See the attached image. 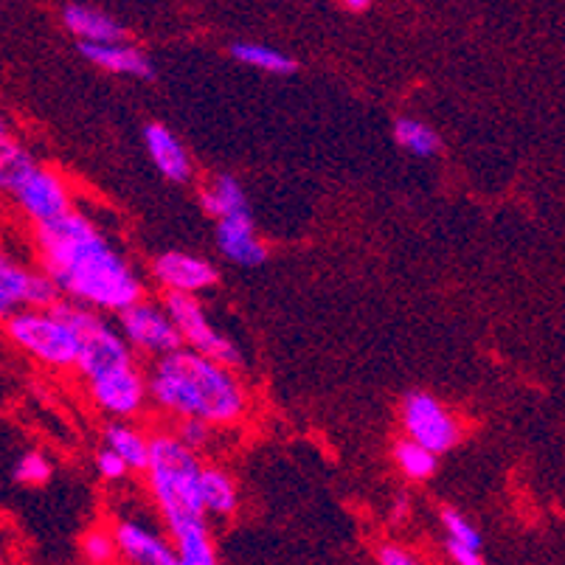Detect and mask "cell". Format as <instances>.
Listing matches in <instances>:
<instances>
[{
  "label": "cell",
  "instance_id": "6da1fadb",
  "mask_svg": "<svg viewBox=\"0 0 565 565\" xmlns=\"http://www.w3.org/2000/svg\"><path fill=\"white\" fill-rule=\"evenodd\" d=\"M37 245L45 276L76 304L121 313L141 301V282L133 268L107 245L88 217L68 211L60 220L37 225Z\"/></svg>",
  "mask_w": 565,
  "mask_h": 565
},
{
  "label": "cell",
  "instance_id": "7a4b0ae2",
  "mask_svg": "<svg viewBox=\"0 0 565 565\" xmlns=\"http://www.w3.org/2000/svg\"><path fill=\"white\" fill-rule=\"evenodd\" d=\"M149 394L161 408L180 419L206 425H234L245 414V388L231 369L209 357L178 349L161 357L149 377Z\"/></svg>",
  "mask_w": 565,
  "mask_h": 565
},
{
  "label": "cell",
  "instance_id": "3957f363",
  "mask_svg": "<svg viewBox=\"0 0 565 565\" xmlns=\"http://www.w3.org/2000/svg\"><path fill=\"white\" fill-rule=\"evenodd\" d=\"M200 461L175 436L149 439V487L164 512L169 529L180 523L206 521L200 501Z\"/></svg>",
  "mask_w": 565,
  "mask_h": 565
},
{
  "label": "cell",
  "instance_id": "277c9868",
  "mask_svg": "<svg viewBox=\"0 0 565 565\" xmlns=\"http://www.w3.org/2000/svg\"><path fill=\"white\" fill-rule=\"evenodd\" d=\"M51 313L74 329L76 341H79L76 366L88 380H99L105 374L133 366L127 341L107 321H102V315H96L82 304H65V301L54 304Z\"/></svg>",
  "mask_w": 565,
  "mask_h": 565
},
{
  "label": "cell",
  "instance_id": "5b68a950",
  "mask_svg": "<svg viewBox=\"0 0 565 565\" xmlns=\"http://www.w3.org/2000/svg\"><path fill=\"white\" fill-rule=\"evenodd\" d=\"M9 335L17 346L48 366H76L79 341L74 329L60 321L51 310L45 313H15L9 318Z\"/></svg>",
  "mask_w": 565,
  "mask_h": 565
},
{
  "label": "cell",
  "instance_id": "8992f818",
  "mask_svg": "<svg viewBox=\"0 0 565 565\" xmlns=\"http://www.w3.org/2000/svg\"><path fill=\"white\" fill-rule=\"evenodd\" d=\"M164 313L169 315V321L178 329L180 343H186L183 349H192L194 355L209 357V360L220 363L225 369L237 366L239 349L225 335H220L217 329L211 327L197 298L166 293Z\"/></svg>",
  "mask_w": 565,
  "mask_h": 565
},
{
  "label": "cell",
  "instance_id": "52a82bcc",
  "mask_svg": "<svg viewBox=\"0 0 565 565\" xmlns=\"http://www.w3.org/2000/svg\"><path fill=\"white\" fill-rule=\"evenodd\" d=\"M402 419H405V431L408 442H414L422 450L433 453L439 459V453H447L450 447L459 442V425L456 419L445 411V405L425 394V391H411L402 405Z\"/></svg>",
  "mask_w": 565,
  "mask_h": 565
},
{
  "label": "cell",
  "instance_id": "ba28073f",
  "mask_svg": "<svg viewBox=\"0 0 565 565\" xmlns=\"http://www.w3.org/2000/svg\"><path fill=\"white\" fill-rule=\"evenodd\" d=\"M119 324L127 346L144 349L149 355L166 357L183 349L178 329L169 321V315L149 301H138L133 307L121 310Z\"/></svg>",
  "mask_w": 565,
  "mask_h": 565
},
{
  "label": "cell",
  "instance_id": "9c48e42d",
  "mask_svg": "<svg viewBox=\"0 0 565 565\" xmlns=\"http://www.w3.org/2000/svg\"><path fill=\"white\" fill-rule=\"evenodd\" d=\"M15 197L20 209L29 214L37 225L60 220L62 214H68V189L54 172H48L43 166H34L26 178L15 186Z\"/></svg>",
  "mask_w": 565,
  "mask_h": 565
},
{
  "label": "cell",
  "instance_id": "30bf717a",
  "mask_svg": "<svg viewBox=\"0 0 565 565\" xmlns=\"http://www.w3.org/2000/svg\"><path fill=\"white\" fill-rule=\"evenodd\" d=\"M152 273L161 282V287H166L169 293H178V296H194L200 290H209L211 284H217L220 279L214 265H209L206 259L180 251L158 256L152 265Z\"/></svg>",
  "mask_w": 565,
  "mask_h": 565
},
{
  "label": "cell",
  "instance_id": "8fae6325",
  "mask_svg": "<svg viewBox=\"0 0 565 565\" xmlns=\"http://www.w3.org/2000/svg\"><path fill=\"white\" fill-rule=\"evenodd\" d=\"M90 394H93L96 405L107 414L133 417L144 405L147 386H144V377L130 366V369H121V372L105 374L99 380H90Z\"/></svg>",
  "mask_w": 565,
  "mask_h": 565
},
{
  "label": "cell",
  "instance_id": "7c38bea8",
  "mask_svg": "<svg viewBox=\"0 0 565 565\" xmlns=\"http://www.w3.org/2000/svg\"><path fill=\"white\" fill-rule=\"evenodd\" d=\"M217 248L228 262L242 268H259L268 259L265 242L256 237L251 211H239L217 223Z\"/></svg>",
  "mask_w": 565,
  "mask_h": 565
},
{
  "label": "cell",
  "instance_id": "4fadbf2b",
  "mask_svg": "<svg viewBox=\"0 0 565 565\" xmlns=\"http://www.w3.org/2000/svg\"><path fill=\"white\" fill-rule=\"evenodd\" d=\"M116 551L133 565H178V554L158 532L135 521H121L113 532Z\"/></svg>",
  "mask_w": 565,
  "mask_h": 565
},
{
  "label": "cell",
  "instance_id": "5bb4252c",
  "mask_svg": "<svg viewBox=\"0 0 565 565\" xmlns=\"http://www.w3.org/2000/svg\"><path fill=\"white\" fill-rule=\"evenodd\" d=\"M144 147H147L152 164L158 166V172L164 178L175 183H186L192 178V161L189 152L180 144L175 133L164 124H147L144 127Z\"/></svg>",
  "mask_w": 565,
  "mask_h": 565
},
{
  "label": "cell",
  "instance_id": "9a60e30c",
  "mask_svg": "<svg viewBox=\"0 0 565 565\" xmlns=\"http://www.w3.org/2000/svg\"><path fill=\"white\" fill-rule=\"evenodd\" d=\"M62 23L74 37L88 45H113L121 43L127 37V29L121 26L116 17H110L102 9H90V6H79L71 3L62 12Z\"/></svg>",
  "mask_w": 565,
  "mask_h": 565
},
{
  "label": "cell",
  "instance_id": "2e32d148",
  "mask_svg": "<svg viewBox=\"0 0 565 565\" xmlns=\"http://www.w3.org/2000/svg\"><path fill=\"white\" fill-rule=\"evenodd\" d=\"M79 54L88 62H93L96 68H105V71H113V74L138 76V79H152V76H155V68H152L147 54H141L133 45L79 43Z\"/></svg>",
  "mask_w": 565,
  "mask_h": 565
},
{
  "label": "cell",
  "instance_id": "e0dca14e",
  "mask_svg": "<svg viewBox=\"0 0 565 565\" xmlns=\"http://www.w3.org/2000/svg\"><path fill=\"white\" fill-rule=\"evenodd\" d=\"M175 537V554L178 565H220L217 563V551L211 543L206 521L180 523L175 529H169Z\"/></svg>",
  "mask_w": 565,
  "mask_h": 565
},
{
  "label": "cell",
  "instance_id": "ac0fdd59",
  "mask_svg": "<svg viewBox=\"0 0 565 565\" xmlns=\"http://www.w3.org/2000/svg\"><path fill=\"white\" fill-rule=\"evenodd\" d=\"M200 203H203V211L209 217H217V220H225V217L239 214V211H248L245 192H242L239 180L231 178V175H220L209 189H203L200 192Z\"/></svg>",
  "mask_w": 565,
  "mask_h": 565
},
{
  "label": "cell",
  "instance_id": "d6986e66",
  "mask_svg": "<svg viewBox=\"0 0 565 565\" xmlns=\"http://www.w3.org/2000/svg\"><path fill=\"white\" fill-rule=\"evenodd\" d=\"M105 442L107 450H113V453L127 464V470L147 473L149 439L144 433L133 431V428H127V425H110L105 431Z\"/></svg>",
  "mask_w": 565,
  "mask_h": 565
},
{
  "label": "cell",
  "instance_id": "ffe728a7",
  "mask_svg": "<svg viewBox=\"0 0 565 565\" xmlns=\"http://www.w3.org/2000/svg\"><path fill=\"white\" fill-rule=\"evenodd\" d=\"M200 501H203V512L231 515L237 509V484L223 470L203 467V473H200Z\"/></svg>",
  "mask_w": 565,
  "mask_h": 565
},
{
  "label": "cell",
  "instance_id": "44dd1931",
  "mask_svg": "<svg viewBox=\"0 0 565 565\" xmlns=\"http://www.w3.org/2000/svg\"><path fill=\"white\" fill-rule=\"evenodd\" d=\"M231 57L242 65H248V68H259V71H268V74H293L296 71V60L276 51V48H270V45L234 43L231 45Z\"/></svg>",
  "mask_w": 565,
  "mask_h": 565
},
{
  "label": "cell",
  "instance_id": "7402d4cb",
  "mask_svg": "<svg viewBox=\"0 0 565 565\" xmlns=\"http://www.w3.org/2000/svg\"><path fill=\"white\" fill-rule=\"evenodd\" d=\"M29 284V270H23L17 262L6 259V256L0 253V318L12 315L20 304H26Z\"/></svg>",
  "mask_w": 565,
  "mask_h": 565
},
{
  "label": "cell",
  "instance_id": "603a6c76",
  "mask_svg": "<svg viewBox=\"0 0 565 565\" xmlns=\"http://www.w3.org/2000/svg\"><path fill=\"white\" fill-rule=\"evenodd\" d=\"M394 141L402 149H408L411 155H417V158H433L442 149L439 135L433 133L428 124H422L417 119H397V124H394Z\"/></svg>",
  "mask_w": 565,
  "mask_h": 565
},
{
  "label": "cell",
  "instance_id": "cb8c5ba5",
  "mask_svg": "<svg viewBox=\"0 0 565 565\" xmlns=\"http://www.w3.org/2000/svg\"><path fill=\"white\" fill-rule=\"evenodd\" d=\"M34 158L26 149L9 141L6 135H0V189L3 192H15V186L34 169Z\"/></svg>",
  "mask_w": 565,
  "mask_h": 565
},
{
  "label": "cell",
  "instance_id": "d4e9b609",
  "mask_svg": "<svg viewBox=\"0 0 565 565\" xmlns=\"http://www.w3.org/2000/svg\"><path fill=\"white\" fill-rule=\"evenodd\" d=\"M394 456H397V464H400L402 473L408 478H414V481L431 478L433 473H436V467H439V459H436L433 453L422 450V447L408 442V439L394 447Z\"/></svg>",
  "mask_w": 565,
  "mask_h": 565
},
{
  "label": "cell",
  "instance_id": "484cf974",
  "mask_svg": "<svg viewBox=\"0 0 565 565\" xmlns=\"http://www.w3.org/2000/svg\"><path fill=\"white\" fill-rule=\"evenodd\" d=\"M442 526H445L450 543H459L464 549L481 551V535H478V529L467 521L461 512H456V509H442Z\"/></svg>",
  "mask_w": 565,
  "mask_h": 565
},
{
  "label": "cell",
  "instance_id": "4316f807",
  "mask_svg": "<svg viewBox=\"0 0 565 565\" xmlns=\"http://www.w3.org/2000/svg\"><path fill=\"white\" fill-rule=\"evenodd\" d=\"M54 473L51 461L45 459L43 453L31 450L26 456H20V461L15 464V478L20 484H29V487H40Z\"/></svg>",
  "mask_w": 565,
  "mask_h": 565
},
{
  "label": "cell",
  "instance_id": "83f0119b",
  "mask_svg": "<svg viewBox=\"0 0 565 565\" xmlns=\"http://www.w3.org/2000/svg\"><path fill=\"white\" fill-rule=\"evenodd\" d=\"M82 551L93 565H105L116 557V543H113V535H107V532H90L82 540Z\"/></svg>",
  "mask_w": 565,
  "mask_h": 565
},
{
  "label": "cell",
  "instance_id": "f1b7e54d",
  "mask_svg": "<svg viewBox=\"0 0 565 565\" xmlns=\"http://www.w3.org/2000/svg\"><path fill=\"white\" fill-rule=\"evenodd\" d=\"M209 433H211V428L206 425V422H197V419H183L175 439H178L180 445L189 447V450L194 453L197 447H203L206 442H209Z\"/></svg>",
  "mask_w": 565,
  "mask_h": 565
},
{
  "label": "cell",
  "instance_id": "f546056e",
  "mask_svg": "<svg viewBox=\"0 0 565 565\" xmlns=\"http://www.w3.org/2000/svg\"><path fill=\"white\" fill-rule=\"evenodd\" d=\"M96 470L102 473V478H110V481H119V478L130 473L127 464H124L113 450H107V447H102V450L96 453Z\"/></svg>",
  "mask_w": 565,
  "mask_h": 565
},
{
  "label": "cell",
  "instance_id": "4dcf8cb0",
  "mask_svg": "<svg viewBox=\"0 0 565 565\" xmlns=\"http://www.w3.org/2000/svg\"><path fill=\"white\" fill-rule=\"evenodd\" d=\"M447 554H450V560L456 565H487L484 563V557H481V551L464 549V546L450 543V540H447Z\"/></svg>",
  "mask_w": 565,
  "mask_h": 565
},
{
  "label": "cell",
  "instance_id": "1f68e13d",
  "mask_svg": "<svg viewBox=\"0 0 565 565\" xmlns=\"http://www.w3.org/2000/svg\"><path fill=\"white\" fill-rule=\"evenodd\" d=\"M380 565H419L411 554L400 546H383L380 549Z\"/></svg>",
  "mask_w": 565,
  "mask_h": 565
},
{
  "label": "cell",
  "instance_id": "d6a6232c",
  "mask_svg": "<svg viewBox=\"0 0 565 565\" xmlns=\"http://www.w3.org/2000/svg\"><path fill=\"white\" fill-rule=\"evenodd\" d=\"M341 9H346V12H369L372 3L369 0H343Z\"/></svg>",
  "mask_w": 565,
  "mask_h": 565
},
{
  "label": "cell",
  "instance_id": "836d02e7",
  "mask_svg": "<svg viewBox=\"0 0 565 565\" xmlns=\"http://www.w3.org/2000/svg\"><path fill=\"white\" fill-rule=\"evenodd\" d=\"M0 135H6V127H3V121H0Z\"/></svg>",
  "mask_w": 565,
  "mask_h": 565
}]
</instances>
